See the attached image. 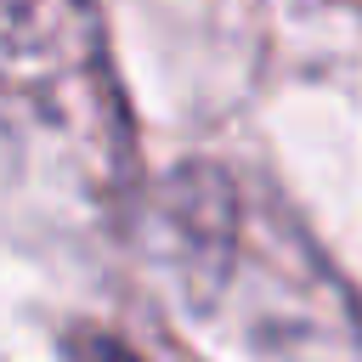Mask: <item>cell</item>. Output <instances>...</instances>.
<instances>
[{
    "label": "cell",
    "instance_id": "cell-1",
    "mask_svg": "<svg viewBox=\"0 0 362 362\" xmlns=\"http://www.w3.org/2000/svg\"><path fill=\"white\" fill-rule=\"evenodd\" d=\"M170 238H175V266L192 294V305H209L238 243V192L232 175L215 164H187L170 175Z\"/></svg>",
    "mask_w": 362,
    "mask_h": 362
},
{
    "label": "cell",
    "instance_id": "cell-2",
    "mask_svg": "<svg viewBox=\"0 0 362 362\" xmlns=\"http://www.w3.org/2000/svg\"><path fill=\"white\" fill-rule=\"evenodd\" d=\"M62 356L68 362H141L119 334H107V328H74L68 339H62Z\"/></svg>",
    "mask_w": 362,
    "mask_h": 362
}]
</instances>
